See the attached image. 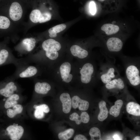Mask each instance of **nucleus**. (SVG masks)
<instances>
[{
    "instance_id": "nucleus-7",
    "label": "nucleus",
    "mask_w": 140,
    "mask_h": 140,
    "mask_svg": "<svg viewBox=\"0 0 140 140\" xmlns=\"http://www.w3.org/2000/svg\"><path fill=\"white\" fill-rule=\"evenodd\" d=\"M107 52L104 55L106 59L114 58L118 55L123 45L122 40L120 38L115 37L109 38L106 42Z\"/></svg>"
},
{
    "instance_id": "nucleus-12",
    "label": "nucleus",
    "mask_w": 140,
    "mask_h": 140,
    "mask_svg": "<svg viewBox=\"0 0 140 140\" xmlns=\"http://www.w3.org/2000/svg\"><path fill=\"white\" fill-rule=\"evenodd\" d=\"M23 11L20 4L18 2H13L9 10V15L10 18L14 21H17L21 18Z\"/></svg>"
},
{
    "instance_id": "nucleus-15",
    "label": "nucleus",
    "mask_w": 140,
    "mask_h": 140,
    "mask_svg": "<svg viewBox=\"0 0 140 140\" xmlns=\"http://www.w3.org/2000/svg\"><path fill=\"white\" fill-rule=\"evenodd\" d=\"M72 106L75 109L78 108L79 110L85 111L87 110L89 107V102L81 99L77 95L74 96L72 99Z\"/></svg>"
},
{
    "instance_id": "nucleus-16",
    "label": "nucleus",
    "mask_w": 140,
    "mask_h": 140,
    "mask_svg": "<svg viewBox=\"0 0 140 140\" xmlns=\"http://www.w3.org/2000/svg\"><path fill=\"white\" fill-rule=\"evenodd\" d=\"M19 95L15 93L7 97L6 100H3V102L0 105V107L6 109L12 107L18 104V101L19 99Z\"/></svg>"
},
{
    "instance_id": "nucleus-22",
    "label": "nucleus",
    "mask_w": 140,
    "mask_h": 140,
    "mask_svg": "<svg viewBox=\"0 0 140 140\" xmlns=\"http://www.w3.org/2000/svg\"><path fill=\"white\" fill-rule=\"evenodd\" d=\"M126 110L130 114L136 116H140V106L135 102H130L126 106Z\"/></svg>"
},
{
    "instance_id": "nucleus-4",
    "label": "nucleus",
    "mask_w": 140,
    "mask_h": 140,
    "mask_svg": "<svg viewBox=\"0 0 140 140\" xmlns=\"http://www.w3.org/2000/svg\"><path fill=\"white\" fill-rule=\"evenodd\" d=\"M124 69L125 77L132 86H137L140 83V59L120 55Z\"/></svg>"
},
{
    "instance_id": "nucleus-17",
    "label": "nucleus",
    "mask_w": 140,
    "mask_h": 140,
    "mask_svg": "<svg viewBox=\"0 0 140 140\" xmlns=\"http://www.w3.org/2000/svg\"><path fill=\"white\" fill-rule=\"evenodd\" d=\"M60 99L62 103L63 112L66 114L69 113L72 106V100L70 95L67 93H62L60 96Z\"/></svg>"
},
{
    "instance_id": "nucleus-25",
    "label": "nucleus",
    "mask_w": 140,
    "mask_h": 140,
    "mask_svg": "<svg viewBox=\"0 0 140 140\" xmlns=\"http://www.w3.org/2000/svg\"><path fill=\"white\" fill-rule=\"evenodd\" d=\"M66 27V26L65 24H62L51 28L48 31L49 37L51 38L56 37L57 36V33L63 31Z\"/></svg>"
},
{
    "instance_id": "nucleus-3",
    "label": "nucleus",
    "mask_w": 140,
    "mask_h": 140,
    "mask_svg": "<svg viewBox=\"0 0 140 140\" xmlns=\"http://www.w3.org/2000/svg\"><path fill=\"white\" fill-rule=\"evenodd\" d=\"M76 79L88 84L97 78L98 70L94 57L83 61H75Z\"/></svg>"
},
{
    "instance_id": "nucleus-6",
    "label": "nucleus",
    "mask_w": 140,
    "mask_h": 140,
    "mask_svg": "<svg viewBox=\"0 0 140 140\" xmlns=\"http://www.w3.org/2000/svg\"><path fill=\"white\" fill-rule=\"evenodd\" d=\"M105 62H101L97 71V78L106 84L114 79L120 75V72L114 65V62L107 59Z\"/></svg>"
},
{
    "instance_id": "nucleus-23",
    "label": "nucleus",
    "mask_w": 140,
    "mask_h": 140,
    "mask_svg": "<svg viewBox=\"0 0 140 140\" xmlns=\"http://www.w3.org/2000/svg\"><path fill=\"white\" fill-rule=\"evenodd\" d=\"M99 106L100 111L97 118L99 121H102L107 117L108 111L106 107V103L104 101H100L99 103Z\"/></svg>"
},
{
    "instance_id": "nucleus-36",
    "label": "nucleus",
    "mask_w": 140,
    "mask_h": 140,
    "mask_svg": "<svg viewBox=\"0 0 140 140\" xmlns=\"http://www.w3.org/2000/svg\"><path fill=\"white\" fill-rule=\"evenodd\" d=\"M2 49V48H1V47L0 46V50H1Z\"/></svg>"
},
{
    "instance_id": "nucleus-26",
    "label": "nucleus",
    "mask_w": 140,
    "mask_h": 140,
    "mask_svg": "<svg viewBox=\"0 0 140 140\" xmlns=\"http://www.w3.org/2000/svg\"><path fill=\"white\" fill-rule=\"evenodd\" d=\"M74 132V130L71 128L59 133L58 134L59 138L61 140H67L71 138Z\"/></svg>"
},
{
    "instance_id": "nucleus-2",
    "label": "nucleus",
    "mask_w": 140,
    "mask_h": 140,
    "mask_svg": "<svg viewBox=\"0 0 140 140\" xmlns=\"http://www.w3.org/2000/svg\"><path fill=\"white\" fill-rule=\"evenodd\" d=\"M74 59L67 54L47 70L50 77L66 83L76 79V66Z\"/></svg>"
},
{
    "instance_id": "nucleus-27",
    "label": "nucleus",
    "mask_w": 140,
    "mask_h": 140,
    "mask_svg": "<svg viewBox=\"0 0 140 140\" xmlns=\"http://www.w3.org/2000/svg\"><path fill=\"white\" fill-rule=\"evenodd\" d=\"M89 134L91 140H101V133L99 129L96 127L91 128L89 131Z\"/></svg>"
},
{
    "instance_id": "nucleus-1",
    "label": "nucleus",
    "mask_w": 140,
    "mask_h": 140,
    "mask_svg": "<svg viewBox=\"0 0 140 140\" xmlns=\"http://www.w3.org/2000/svg\"><path fill=\"white\" fill-rule=\"evenodd\" d=\"M42 50L34 54H30L24 60L29 63H33L43 67L45 71L52 67L65 55L62 51V45L52 38L44 41Z\"/></svg>"
},
{
    "instance_id": "nucleus-9",
    "label": "nucleus",
    "mask_w": 140,
    "mask_h": 140,
    "mask_svg": "<svg viewBox=\"0 0 140 140\" xmlns=\"http://www.w3.org/2000/svg\"><path fill=\"white\" fill-rule=\"evenodd\" d=\"M10 76L0 81V95L7 98L18 91L19 87Z\"/></svg>"
},
{
    "instance_id": "nucleus-20",
    "label": "nucleus",
    "mask_w": 140,
    "mask_h": 140,
    "mask_svg": "<svg viewBox=\"0 0 140 140\" xmlns=\"http://www.w3.org/2000/svg\"><path fill=\"white\" fill-rule=\"evenodd\" d=\"M23 108L20 104H17L12 108L8 109L4 111V114L9 118H12L17 115L21 114L22 112Z\"/></svg>"
},
{
    "instance_id": "nucleus-18",
    "label": "nucleus",
    "mask_w": 140,
    "mask_h": 140,
    "mask_svg": "<svg viewBox=\"0 0 140 140\" xmlns=\"http://www.w3.org/2000/svg\"><path fill=\"white\" fill-rule=\"evenodd\" d=\"M34 109V115L36 118L42 119L45 116V113H47L50 111V108L48 105L42 104L39 105H35L33 106Z\"/></svg>"
},
{
    "instance_id": "nucleus-32",
    "label": "nucleus",
    "mask_w": 140,
    "mask_h": 140,
    "mask_svg": "<svg viewBox=\"0 0 140 140\" xmlns=\"http://www.w3.org/2000/svg\"><path fill=\"white\" fill-rule=\"evenodd\" d=\"M74 140H87L86 137L84 135L79 134L76 135L74 138Z\"/></svg>"
},
{
    "instance_id": "nucleus-29",
    "label": "nucleus",
    "mask_w": 140,
    "mask_h": 140,
    "mask_svg": "<svg viewBox=\"0 0 140 140\" xmlns=\"http://www.w3.org/2000/svg\"><path fill=\"white\" fill-rule=\"evenodd\" d=\"M10 23V21L7 17L4 16H0V29H7L9 27Z\"/></svg>"
},
{
    "instance_id": "nucleus-33",
    "label": "nucleus",
    "mask_w": 140,
    "mask_h": 140,
    "mask_svg": "<svg viewBox=\"0 0 140 140\" xmlns=\"http://www.w3.org/2000/svg\"><path fill=\"white\" fill-rule=\"evenodd\" d=\"M100 3H105L106 4L108 3L112 2H115V0H97Z\"/></svg>"
},
{
    "instance_id": "nucleus-13",
    "label": "nucleus",
    "mask_w": 140,
    "mask_h": 140,
    "mask_svg": "<svg viewBox=\"0 0 140 140\" xmlns=\"http://www.w3.org/2000/svg\"><path fill=\"white\" fill-rule=\"evenodd\" d=\"M105 87L108 90H123L125 87L124 81L120 75L106 84Z\"/></svg>"
},
{
    "instance_id": "nucleus-10",
    "label": "nucleus",
    "mask_w": 140,
    "mask_h": 140,
    "mask_svg": "<svg viewBox=\"0 0 140 140\" xmlns=\"http://www.w3.org/2000/svg\"><path fill=\"white\" fill-rule=\"evenodd\" d=\"M36 42V39L33 37L24 38L21 42L20 46L17 50L21 54L30 53L35 48Z\"/></svg>"
},
{
    "instance_id": "nucleus-28",
    "label": "nucleus",
    "mask_w": 140,
    "mask_h": 140,
    "mask_svg": "<svg viewBox=\"0 0 140 140\" xmlns=\"http://www.w3.org/2000/svg\"><path fill=\"white\" fill-rule=\"evenodd\" d=\"M41 13L40 11L38 9L33 10L30 15V20L34 23H38Z\"/></svg>"
},
{
    "instance_id": "nucleus-30",
    "label": "nucleus",
    "mask_w": 140,
    "mask_h": 140,
    "mask_svg": "<svg viewBox=\"0 0 140 140\" xmlns=\"http://www.w3.org/2000/svg\"><path fill=\"white\" fill-rule=\"evenodd\" d=\"M51 14L48 12L41 13L38 22L40 23H42L48 21L51 19Z\"/></svg>"
},
{
    "instance_id": "nucleus-35",
    "label": "nucleus",
    "mask_w": 140,
    "mask_h": 140,
    "mask_svg": "<svg viewBox=\"0 0 140 140\" xmlns=\"http://www.w3.org/2000/svg\"><path fill=\"white\" fill-rule=\"evenodd\" d=\"M134 140H139L140 137L139 136H137L135 137L133 139Z\"/></svg>"
},
{
    "instance_id": "nucleus-19",
    "label": "nucleus",
    "mask_w": 140,
    "mask_h": 140,
    "mask_svg": "<svg viewBox=\"0 0 140 140\" xmlns=\"http://www.w3.org/2000/svg\"><path fill=\"white\" fill-rule=\"evenodd\" d=\"M69 118L70 120L74 121L76 124L79 125L81 122L88 123L90 120L89 116L87 112L84 111L81 113L79 116L76 113H74L70 115Z\"/></svg>"
},
{
    "instance_id": "nucleus-24",
    "label": "nucleus",
    "mask_w": 140,
    "mask_h": 140,
    "mask_svg": "<svg viewBox=\"0 0 140 140\" xmlns=\"http://www.w3.org/2000/svg\"><path fill=\"white\" fill-rule=\"evenodd\" d=\"M123 104V101L121 100H118L116 101L114 105L112 106L110 109V114L115 117H118Z\"/></svg>"
},
{
    "instance_id": "nucleus-21",
    "label": "nucleus",
    "mask_w": 140,
    "mask_h": 140,
    "mask_svg": "<svg viewBox=\"0 0 140 140\" xmlns=\"http://www.w3.org/2000/svg\"><path fill=\"white\" fill-rule=\"evenodd\" d=\"M119 27L116 25L111 24H106L101 27V30L105 32L106 35H111L117 33L119 30Z\"/></svg>"
},
{
    "instance_id": "nucleus-8",
    "label": "nucleus",
    "mask_w": 140,
    "mask_h": 140,
    "mask_svg": "<svg viewBox=\"0 0 140 140\" xmlns=\"http://www.w3.org/2000/svg\"><path fill=\"white\" fill-rule=\"evenodd\" d=\"M0 130V137L5 138L8 137L11 140H19L21 139L24 133L23 127L17 124L10 125Z\"/></svg>"
},
{
    "instance_id": "nucleus-5",
    "label": "nucleus",
    "mask_w": 140,
    "mask_h": 140,
    "mask_svg": "<svg viewBox=\"0 0 140 140\" xmlns=\"http://www.w3.org/2000/svg\"><path fill=\"white\" fill-rule=\"evenodd\" d=\"M22 58L18 59L15 66L16 69L15 73L10 76L15 80L18 78H35L40 75L44 69L38 65H30Z\"/></svg>"
},
{
    "instance_id": "nucleus-14",
    "label": "nucleus",
    "mask_w": 140,
    "mask_h": 140,
    "mask_svg": "<svg viewBox=\"0 0 140 140\" xmlns=\"http://www.w3.org/2000/svg\"><path fill=\"white\" fill-rule=\"evenodd\" d=\"M34 89L36 93L45 95L48 94L51 90V86L47 82L38 81L35 83Z\"/></svg>"
},
{
    "instance_id": "nucleus-34",
    "label": "nucleus",
    "mask_w": 140,
    "mask_h": 140,
    "mask_svg": "<svg viewBox=\"0 0 140 140\" xmlns=\"http://www.w3.org/2000/svg\"><path fill=\"white\" fill-rule=\"evenodd\" d=\"M113 138L115 140H120L121 139L120 137L117 135H114L113 137Z\"/></svg>"
},
{
    "instance_id": "nucleus-11",
    "label": "nucleus",
    "mask_w": 140,
    "mask_h": 140,
    "mask_svg": "<svg viewBox=\"0 0 140 140\" xmlns=\"http://www.w3.org/2000/svg\"><path fill=\"white\" fill-rule=\"evenodd\" d=\"M18 59L7 48H2L0 50V66L10 64L15 65Z\"/></svg>"
},
{
    "instance_id": "nucleus-31",
    "label": "nucleus",
    "mask_w": 140,
    "mask_h": 140,
    "mask_svg": "<svg viewBox=\"0 0 140 140\" xmlns=\"http://www.w3.org/2000/svg\"><path fill=\"white\" fill-rule=\"evenodd\" d=\"M89 7L90 13L93 15H94L96 12V6L95 3L93 1L89 3Z\"/></svg>"
}]
</instances>
